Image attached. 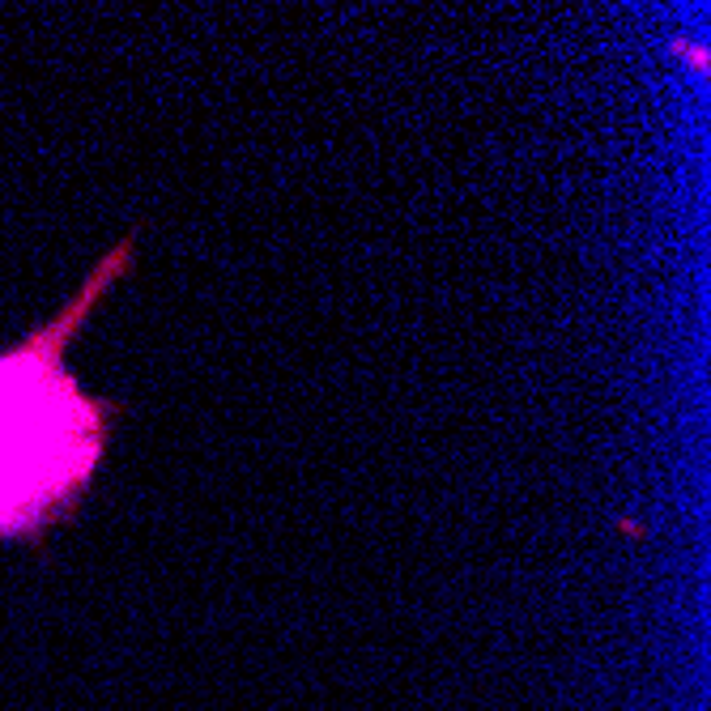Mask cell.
<instances>
[{
  "instance_id": "obj_1",
  "label": "cell",
  "mask_w": 711,
  "mask_h": 711,
  "mask_svg": "<svg viewBox=\"0 0 711 711\" xmlns=\"http://www.w3.org/2000/svg\"><path fill=\"white\" fill-rule=\"evenodd\" d=\"M132 238L98 260L78 299L26 341L0 354V537H39L69 508L98 465L116 400L85 396L65 371V350L90 307L128 269Z\"/></svg>"
}]
</instances>
